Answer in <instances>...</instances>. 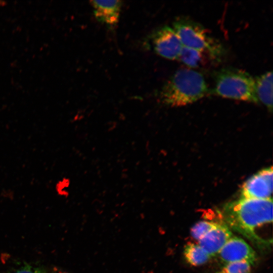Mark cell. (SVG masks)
Returning a JSON list of instances; mask_svg holds the SVG:
<instances>
[{
  "instance_id": "cell-1",
  "label": "cell",
  "mask_w": 273,
  "mask_h": 273,
  "mask_svg": "<svg viewBox=\"0 0 273 273\" xmlns=\"http://www.w3.org/2000/svg\"><path fill=\"white\" fill-rule=\"evenodd\" d=\"M226 225L246 238L258 247L268 243L255 233L257 228L272 221V198H241L226 204L217 211Z\"/></svg>"
},
{
  "instance_id": "cell-11",
  "label": "cell",
  "mask_w": 273,
  "mask_h": 273,
  "mask_svg": "<svg viewBox=\"0 0 273 273\" xmlns=\"http://www.w3.org/2000/svg\"><path fill=\"white\" fill-rule=\"evenodd\" d=\"M257 97L270 112L272 110V73L267 71L254 78Z\"/></svg>"
},
{
  "instance_id": "cell-2",
  "label": "cell",
  "mask_w": 273,
  "mask_h": 273,
  "mask_svg": "<svg viewBox=\"0 0 273 273\" xmlns=\"http://www.w3.org/2000/svg\"><path fill=\"white\" fill-rule=\"evenodd\" d=\"M210 93L204 76L187 68L176 71L159 92L160 101L172 107L193 103Z\"/></svg>"
},
{
  "instance_id": "cell-12",
  "label": "cell",
  "mask_w": 273,
  "mask_h": 273,
  "mask_svg": "<svg viewBox=\"0 0 273 273\" xmlns=\"http://www.w3.org/2000/svg\"><path fill=\"white\" fill-rule=\"evenodd\" d=\"M184 255L187 262L193 266L202 265L211 257L198 244L192 243L185 246Z\"/></svg>"
},
{
  "instance_id": "cell-4",
  "label": "cell",
  "mask_w": 273,
  "mask_h": 273,
  "mask_svg": "<svg viewBox=\"0 0 273 273\" xmlns=\"http://www.w3.org/2000/svg\"><path fill=\"white\" fill-rule=\"evenodd\" d=\"M173 28L184 46L206 53L216 61H220L226 55L223 44L201 24L188 17L176 18Z\"/></svg>"
},
{
  "instance_id": "cell-10",
  "label": "cell",
  "mask_w": 273,
  "mask_h": 273,
  "mask_svg": "<svg viewBox=\"0 0 273 273\" xmlns=\"http://www.w3.org/2000/svg\"><path fill=\"white\" fill-rule=\"evenodd\" d=\"M1 271L0 273H70L59 267L25 261L12 262Z\"/></svg>"
},
{
  "instance_id": "cell-3",
  "label": "cell",
  "mask_w": 273,
  "mask_h": 273,
  "mask_svg": "<svg viewBox=\"0 0 273 273\" xmlns=\"http://www.w3.org/2000/svg\"><path fill=\"white\" fill-rule=\"evenodd\" d=\"M214 85L210 93L229 99L258 103L255 80L244 70L224 67L214 73Z\"/></svg>"
},
{
  "instance_id": "cell-15",
  "label": "cell",
  "mask_w": 273,
  "mask_h": 273,
  "mask_svg": "<svg viewBox=\"0 0 273 273\" xmlns=\"http://www.w3.org/2000/svg\"><path fill=\"white\" fill-rule=\"evenodd\" d=\"M217 222L208 220L198 222L191 229V236L194 239L198 241L212 229Z\"/></svg>"
},
{
  "instance_id": "cell-5",
  "label": "cell",
  "mask_w": 273,
  "mask_h": 273,
  "mask_svg": "<svg viewBox=\"0 0 273 273\" xmlns=\"http://www.w3.org/2000/svg\"><path fill=\"white\" fill-rule=\"evenodd\" d=\"M149 37L157 54L169 60H178L183 45L173 28L168 25L162 26Z\"/></svg>"
},
{
  "instance_id": "cell-6",
  "label": "cell",
  "mask_w": 273,
  "mask_h": 273,
  "mask_svg": "<svg viewBox=\"0 0 273 273\" xmlns=\"http://www.w3.org/2000/svg\"><path fill=\"white\" fill-rule=\"evenodd\" d=\"M272 167L262 169L242 185L241 198L266 199L271 198L272 192Z\"/></svg>"
},
{
  "instance_id": "cell-7",
  "label": "cell",
  "mask_w": 273,
  "mask_h": 273,
  "mask_svg": "<svg viewBox=\"0 0 273 273\" xmlns=\"http://www.w3.org/2000/svg\"><path fill=\"white\" fill-rule=\"evenodd\" d=\"M217 255L226 263L245 261L253 265L257 260L256 253L252 248L243 239L236 236H232Z\"/></svg>"
},
{
  "instance_id": "cell-9",
  "label": "cell",
  "mask_w": 273,
  "mask_h": 273,
  "mask_svg": "<svg viewBox=\"0 0 273 273\" xmlns=\"http://www.w3.org/2000/svg\"><path fill=\"white\" fill-rule=\"evenodd\" d=\"M90 3L98 21L111 28L117 24L122 6L121 1H91Z\"/></svg>"
},
{
  "instance_id": "cell-8",
  "label": "cell",
  "mask_w": 273,
  "mask_h": 273,
  "mask_svg": "<svg viewBox=\"0 0 273 273\" xmlns=\"http://www.w3.org/2000/svg\"><path fill=\"white\" fill-rule=\"evenodd\" d=\"M232 236L231 230L221 220L200 239L198 244L211 257L217 255Z\"/></svg>"
},
{
  "instance_id": "cell-13",
  "label": "cell",
  "mask_w": 273,
  "mask_h": 273,
  "mask_svg": "<svg viewBox=\"0 0 273 273\" xmlns=\"http://www.w3.org/2000/svg\"><path fill=\"white\" fill-rule=\"evenodd\" d=\"M204 53L183 46L178 60L190 68H197L204 63Z\"/></svg>"
},
{
  "instance_id": "cell-14",
  "label": "cell",
  "mask_w": 273,
  "mask_h": 273,
  "mask_svg": "<svg viewBox=\"0 0 273 273\" xmlns=\"http://www.w3.org/2000/svg\"><path fill=\"white\" fill-rule=\"evenodd\" d=\"M251 265L242 261L226 263L219 270L215 273H250Z\"/></svg>"
}]
</instances>
